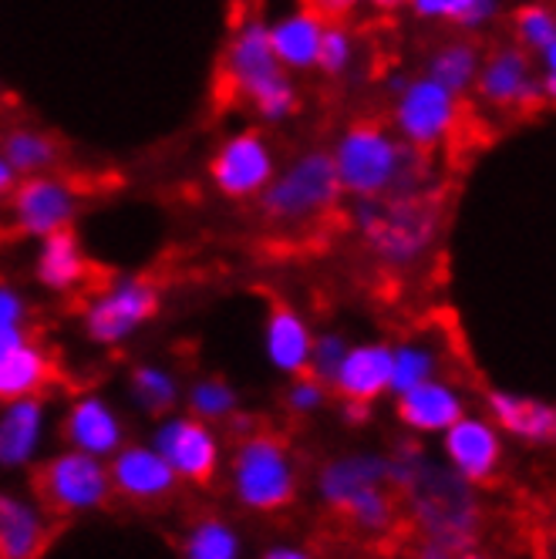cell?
I'll use <instances>...</instances> for the list:
<instances>
[{"instance_id": "obj_9", "label": "cell", "mask_w": 556, "mask_h": 559, "mask_svg": "<svg viewBox=\"0 0 556 559\" xmlns=\"http://www.w3.org/2000/svg\"><path fill=\"white\" fill-rule=\"evenodd\" d=\"M8 203L14 229L42 243V239L74 226L78 210H82V195H78V186L71 179L58 173H42L17 179Z\"/></svg>"}, {"instance_id": "obj_1", "label": "cell", "mask_w": 556, "mask_h": 559, "mask_svg": "<svg viewBox=\"0 0 556 559\" xmlns=\"http://www.w3.org/2000/svg\"><path fill=\"white\" fill-rule=\"evenodd\" d=\"M341 195L388 199L402 192H422V152L409 148L381 122H354L328 148Z\"/></svg>"}, {"instance_id": "obj_23", "label": "cell", "mask_w": 556, "mask_h": 559, "mask_svg": "<svg viewBox=\"0 0 556 559\" xmlns=\"http://www.w3.org/2000/svg\"><path fill=\"white\" fill-rule=\"evenodd\" d=\"M267 357L276 371L284 374H304L314 334L304 317L294 307H273L267 317Z\"/></svg>"}, {"instance_id": "obj_24", "label": "cell", "mask_w": 556, "mask_h": 559, "mask_svg": "<svg viewBox=\"0 0 556 559\" xmlns=\"http://www.w3.org/2000/svg\"><path fill=\"white\" fill-rule=\"evenodd\" d=\"M385 475H388V459H378V455H344V459H334L321 472V496L334 509H344L362 489L385 486L388 483Z\"/></svg>"}, {"instance_id": "obj_29", "label": "cell", "mask_w": 556, "mask_h": 559, "mask_svg": "<svg viewBox=\"0 0 556 559\" xmlns=\"http://www.w3.org/2000/svg\"><path fill=\"white\" fill-rule=\"evenodd\" d=\"M412 17L425 24H449L465 34L486 31L502 14V0H409Z\"/></svg>"}, {"instance_id": "obj_3", "label": "cell", "mask_w": 556, "mask_h": 559, "mask_svg": "<svg viewBox=\"0 0 556 559\" xmlns=\"http://www.w3.org/2000/svg\"><path fill=\"white\" fill-rule=\"evenodd\" d=\"M351 226L378 263L405 270L435 247L442 213L428 195L402 192L388 199H357L351 206Z\"/></svg>"}, {"instance_id": "obj_12", "label": "cell", "mask_w": 556, "mask_h": 559, "mask_svg": "<svg viewBox=\"0 0 556 559\" xmlns=\"http://www.w3.org/2000/svg\"><path fill=\"white\" fill-rule=\"evenodd\" d=\"M37 486H42V496L51 509L88 512L108 499L111 478H108V468L102 465V459L85 455V452H64L45 465Z\"/></svg>"}, {"instance_id": "obj_37", "label": "cell", "mask_w": 556, "mask_h": 559, "mask_svg": "<svg viewBox=\"0 0 556 559\" xmlns=\"http://www.w3.org/2000/svg\"><path fill=\"white\" fill-rule=\"evenodd\" d=\"M132 388H135V397L142 402V408H149L155 415H163L176 402V381L158 368H139L132 378Z\"/></svg>"}, {"instance_id": "obj_31", "label": "cell", "mask_w": 556, "mask_h": 559, "mask_svg": "<svg viewBox=\"0 0 556 559\" xmlns=\"http://www.w3.org/2000/svg\"><path fill=\"white\" fill-rule=\"evenodd\" d=\"M435 368H439V354L422 341H405L399 347H391V381H388V388L394 394H405V391L431 381Z\"/></svg>"}, {"instance_id": "obj_20", "label": "cell", "mask_w": 556, "mask_h": 559, "mask_svg": "<svg viewBox=\"0 0 556 559\" xmlns=\"http://www.w3.org/2000/svg\"><path fill=\"white\" fill-rule=\"evenodd\" d=\"M88 273H92V266H88L82 243H78L74 229L42 239V250H37V260H34V276L45 290L71 294L85 284Z\"/></svg>"}, {"instance_id": "obj_7", "label": "cell", "mask_w": 556, "mask_h": 559, "mask_svg": "<svg viewBox=\"0 0 556 559\" xmlns=\"http://www.w3.org/2000/svg\"><path fill=\"white\" fill-rule=\"evenodd\" d=\"M276 166V145L260 129H240L216 145L206 173L213 189L229 203H257Z\"/></svg>"}, {"instance_id": "obj_26", "label": "cell", "mask_w": 556, "mask_h": 559, "mask_svg": "<svg viewBox=\"0 0 556 559\" xmlns=\"http://www.w3.org/2000/svg\"><path fill=\"white\" fill-rule=\"evenodd\" d=\"M483 64V48L472 41V37H449L439 48L428 55L425 74L431 82H439L446 92L465 98L475 85V74Z\"/></svg>"}, {"instance_id": "obj_2", "label": "cell", "mask_w": 556, "mask_h": 559, "mask_svg": "<svg viewBox=\"0 0 556 559\" xmlns=\"http://www.w3.org/2000/svg\"><path fill=\"white\" fill-rule=\"evenodd\" d=\"M223 82L236 98L250 105L257 122L273 129L297 118L304 102L294 74L276 61L267 37V17L260 14H247L233 27L223 51Z\"/></svg>"}, {"instance_id": "obj_46", "label": "cell", "mask_w": 556, "mask_h": 559, "mask_svg": "<svg viewBox=\"0 0 556 559\" xmlns=\"http://www.w3.org/2000/svg\"><path fill=\"white\" fill-rule=\"evenodd\" d=\"M0 239H4V233H0Z\"/></svg>"}, {"instance_id": "obj_34", "label": "cell", "mask_w": 556, "mask_h": 559, "mask_svg": "<svg viewBox=\"0 0 556 559\" xmlns=\"http://www.w3.org/2000/svg\"><path fill=\"white\" fill-rule=\"evenodd\" d=\"M341 512H347L351 523H357L368 533H388L394 526V502L385 492V486H368L357 492Z\"/></svg>"}, {"instance_id": "obj_28", "label": "cell", "mask_w": 556, "mask_h": 559, "mask_svg": "<svg viewBox=\"0 0 556 559\" xmlns=\"http://www.w3.org/2000/svg\"><path fill=\"white\" fill-rule=\"evenodd\" d=\"M489 408H493V418H496L506 431L527 438V442H549L553 431H556L553 405L536 402V397L496 391V394L489 397Z\"/></svg>"}, {"instance_id": "obj_35", "label": "cell", "mask_w": 556, "mask_h": 559, "mask_svg": "<svg viewBox=\"0 0 556 559\" xmlns=\"http://www.w3.org/2000/svg\"><path fill=\"white\" fill-rule=\"evenodd\" d=\"M189 405H192L196 418L220 421V418L233 415V408H236V391L226 381H220V378H206V381H200V384L192 388Z\"/></svg>"}, {"instance_id": "obj_5", "label": "cell", "mask_w": 556, "mask_h": 559, "mask_svg": "<svg viewBox=\"0 0 556 559\" xmlns=\"http://www.w3.org/2000/svg\"><path fill=\"white\" fill-rule=\"evenodd\" d=\"M462 122V98L446 92L428 74H412L391 95V132L415 152L442 148Z\"/></svg>"}, {"instance_id": "obj_27", "label": "cell", "mask_w": 556, "mask_h": 559, "mask_svg": "<svg viewBox=\"0 0 556 559\" xmlns=\"http://www.w3.org/2000/svg\"><path fill=\"white\" fill-rule=\"evenodd\" d=\"M0 158H4L8 169L17 179H27V176L55 173L61 148L48 132L31 129V126H17V129L4 132V139H0Z\"/></svg>"}, {"instance_id": "obj_4", "label": "cell", "mask_w": 556, "mask_h": 559, "mask_svg": "<svg viewBox=\"0 0 556 559\" xmlns=\"http://www.w3.org/2000/svg\"><path fill=\"white\" fill-rule=\"evenodd\" d=\"M341 186L328 148H304L291 163L276 166L273 179L260 192L257 206L267 223L281 229H304L321 223L341 203Z\"/></svg>"}, {"instance_id": "obj_43", "label": "cell", "mask_w": 556, "mask_h": 559, "mask_svg": "<svg viewBox=\"0 0 556 559\" xmlns=\"http://www.w3.org/2000/svg\"><path fill=\"white\" fill-rule=\"evenodd\" d=\"M263 559H310V552H304L300 546H273Z\"/></svg>"}, {"instance_id": "obj_8", "label": "cell", "mask_w": 556, "mask_h": 559, "mask_svg": "<svg viewBox=\"0 0 556 559\" xmlns=\"http://www.w3.org/2000/svg\"><path fill=\"white\" fill-rule=\"evenodd\" d=\"M233 489L247 509H257V512L284 509L297 489L294 462H291L284 442H276L273 435L247 438V442L236 449Z\"/></svg>"}, {"instance_id": "obj_10", "label": "cell", "mask_w": 556, "mask_h": 559, "mask_svg": "<svg viewBox=\"0 0 556 559\" xmlns=\"http://www.w3.org/2000/svg\"><path fill=\"white\" fill-rule=\"evenodd\" d=\"M472 92L496 111H536L543 105H553L533 58L516 45H496L483 55Z\"/></svg>"}, {"instance_id": "obj_19", "label": "cell", "mask_w": 556, "mask_h": 559, "mask_svg": "<svg viewBox=\"0 0 556 559\" xmlns=\"http://www.w3.org/2000/svg\"><path fill=\"white\" fill-rule=\"evenodd\" d=\"M391 381V347L388 344H354L334 374V384L347 402H375Z\"/></svg>"}, {"instance_id": "obj_13", "label": "cell", "mask_w": 556, "mask_h": 559, "mask_svg": "<svg viewBox=\"0 0 556 559\" xmlns=\"http://www.w3.org/2000/svg\"><path fill=\"white\" fill-rule=\"evenodd\" d=\"M152 449L166 459V465L176 472V478H189V483H210L220 462V442L216 435L192 418H169L155 431Z\"/></svg>"}, {"instance_id": "obj_25", "label": "cell", "mask_w": 556, "mask_h": 559, "mask_svg": "<svg viewBox=\"0 0 556 559\" xmlns=\"http://www.w3.org/2000/svg\"><path fill=\"white\" fill-rule=\"evenodd\" d=\"M48 543L42 512L27 502L0 496V559H37Z\"/></svg>"}, {"instance_id": "obj_45", "label": "cell", "mask_w": 556, "mask_h": 559, "mask_svg": "<svg viewBox=\"0 0 556 559\" xmlns=\"http://www.w3.org/2000/svg\"><path fill=\"white\" fill-rule=\"evenodd\" d=\"M456 559H486V556H475V552H465V556H462V552H459Z\"/></svg>"}, {"instance_id": "obj_38", "label": "cell", "mask_w": 556, "mask_h": 559, "mask_svg": "<svg viewBox=\"0 0 556 559\" xmlns=\"http://www.w3.org/2000/svg\"><path fill=\"white\" fill-rule=\"evenodd\" d=\"M344 354H347V344L341 334H324V337H314L310 344V357H307V371L314 381H321L324 388L334 384V374L344 361Z\"/></svg>"}, {"instance_id": "obj_14", "label": "cell", "mask_w": 556, "mask_h": 559, "mask_svg": "<svg viewBox=\"0 0 556 559\" xmlns=\"http://www.w3.org/2000/svg\"><path fill=\"white\" fill-rule=\"evenodd\" d=\"M442 435H446V455L459 478H465V483H486V478L496 475L502 459V442L493 421L462 415Z\"/></svg>"}, {"instance_id": "obj_16", "label": "cell", "mask_w": 556, "mask_h": 559, "mask_svg": "<svg viewBox=\"0 0 556 559\" xmlns=\"http://www.w3.org/2000/svg\"><path fill=\"white\" fill-rule=\"evenodd\" d=\"M512 24V45L523 48L540 78H543V88L549 95V102L556 98V11L549 0H527L512 11L509 17Z\"/></svg>"}, {"instance_id": "obj_11", "label": "cell", "mask_w": 556, "mask_h": 559, "mask_svg": "<svg viewBox=\"0 0 556 559\" xmlns=\"http://www.w3.org/2000/svg\"><path fill=\"white\" fill-rule=\"evenodd\" d=\"M158 310V290L145 276H118L85 307V331L95 344H122L142 331Z\"/></svg>"}, {"instance_id": "obj_18", "label": "cell", "mask_w": 556, "mask_h": 559, "mask_svg": "<svg viewBox=\"0 0 556 559\" xmlns=\"http://www.w3.org/2000/svg\"><path fill=\"white\" fill-rule=\"evenodd\" d=\"M64 438L74 445V452H85L95 459L115 455L122 449V421L95 394L78 397L64 418Z\"/></svg>"}, {"instance_id": "obj_42", "label": "cell", "mask_w": 556, "mask_h": 559, "mask_svg": "<svg viewBox=\"0 0 556 559\" xmlns=\"http://www.w3.org/2000/svg\"><path fill=\"white\" fill-rule=\"evenodd\" d=\"M365 8H371L378 14H399L409 8V0H365Z\"/></svg>"}, {"instance_id": "obj_32", "label": "cell", "mask_w": 556, "mask_h": 559, "mask_svg": "<svg viewBox=\"0 0 556 559\" xmlns=\"http://www.w3.org/2000/svg\"><path fill=\"white\" fill-rule=\"evenodd\" d=\"M236 552H240V539L223 519H203L186 539V559H236Z\"/></svg>"}, {"instance_id": "obj_21", "label": "cell", "mask_w": 556, "mask_h": 559, "mask_svg": "<svg viewBox=\"0 0 556 559\" xmlns=\"http://www.w3.org/2000/svg\"><path fill=\"white\" fill-rule=\"evenodd\" d=\"M399 415L409 428L435 435L462 418V397L452 384L431 378V381L399 394Z\"/></svg>"}, {"instance_id": "obj_33", "label": "cell", "mask_w": 556, "mask_h": 559, "mask_svg": "<svg viewBox=\"0 0 556 559\" xmlns=\"http://www.w3.org/2000/svg\"><path fill=\"white\" fill-rule=\"evenodd\" d=\"M357 64V37L347 24H324L321 51H317V68L328 78H344Z\"/></svg>"}, {"instance_id": "obj_17", "label": "cell", "mask_w": 556, "mask_h": 559, "mask_svg": "<svg viewBox=\"0 0 556 559\" xmlns=\"http://www.w3.org/2000/svg\"><path fill=\"white\" fill-rule=\"evenodd\" d=\"M108 478L118 492L139 502L163 499L176 489V472L155 449H118Z\"/></svg>"}, {"instance_id": "obj_6", "label": "cell", "mask_w": 556, "mask_h": 559, "mask_svg": "<svg viewBox=\"0 0 556 559\" xmlns=\"http://www.w3.org/2000/svg\"><path fill=\"white\" fill-rule=\"evenodd\" d=\"M405 496L412 499V515L428 533V539H439L462 552V543L472 539L475 515H480L465 478H459L456 472H439L431 468V462H425L422 472L412 478V486L405 489Z\"/></svg>"}, {"instance_id": "obj_36", "label": "cell", "mask_w": 556, "mask_h": 559, "mask_svg": "<svg viewBox=\"0 0 556 559\" xmlns=\"http://www.w3.org/2000/svg\"><path fill=\"white\" fill-rule=\"evenodd\" d=\"M24 317H27L24 297L11 284H0V357L11 354L14 347H21L27 341Z\"/></svg>"}, {"instance_id": "obj_15", "label": "cell", "mask_w": 556, "mask_h": 559, "mask_svg": "<svg viewBox=\"0 0 556 559\" xmlns=\"http://www.w3.org/2000/svg\"><path fill=\"white\" fill-rule=\"evenodd\" d=\"M270 48L287 74H307L317 68V51H321L324 21L317 17L307 4H297L284 14L267 21Z\"/></svg>"}, {"instance_id": "obj_40", "label": "cell", "mask_w": 556, "mask_h": 559, "mask_svg": "<svg viewBox=\"0 0 556 559\" xmlns=\"http://www.w3.org/2000/svg\"><path fill=\"white\" fill-rule=\"evenodd\" d=\"M307 8L324 24H347L357 11L365 8V0H307Z\"/></svg>"}, {"instance_id": "obj_41", "label": "cell", "mask_w": 556, "mask_h": 559, "mask_svg": "<svg viewBox=\"0 0 556 559\" xmlns=\"http://www.w3.org/2000/svg\"><path fill=\"white\" fill-rule=\"evenodd\" d=\"M459 552L452 549V546H446V543H439V539H428L425 546H422V552H418V559H456Z\"/></svg>"}, {"instance_id": "obj_39", "label": "cell", "mask_w": 556, "mask_h": 559, "mask_svg": "<svg viewBox=\"0 0 556 559\" xmlns=\"http://www.w3.org/2000/svg\"><path fill=\"white\" fill-rule=\"evenodd\" d=\"M324 397H328V388H324L321 381L300 378V381L291 388V394H287V405H291V412L307 415V412H317V408H321V405H324Z\"/></svg>"}, {"instance_id": "obj_44", "label": "cell", "mask_w": 556, "mask_h": 559, "mask_svg": "<svg viewBox=\"0 0 556 559\" xmlns=\"http://www.w3.org/2000/svg\"><path fill=\"white\" fill-rule=\"evenodd\" d=\"M14 182H17V176L8 169V163L0 158V199H8L11 195V189H14Z\"/></svg>"}, {"instance_id": "obj_22", "label": "cell", "mask_w": 556, "mask_h": 559, "mask_svg": "<svg viewBox=\"0 0 556 559\" xmlns=\"http://www.w3.org/2000/svg\"><path fill=\"white\" fill-rule=\"evenodd\" d=\"M45 438V405L37 397L8 402L0 415V465H27Z\"/></svg>"}, {"instance_id": "obj_30", "label": "cell", "mask_w": 556, "mask_h": 559, "mask_svg": "<svg viewBox=\"0 0 556 559\" xmlns=\"http://www.w3.org/2000/svg\"><path fill=\"white\" fill-rule=\"evenodd\" d=\"M51 378V361L42 347L21 344L11 354L0 357V402H17V397H34Z\"/></svg>"}]
</instances>
